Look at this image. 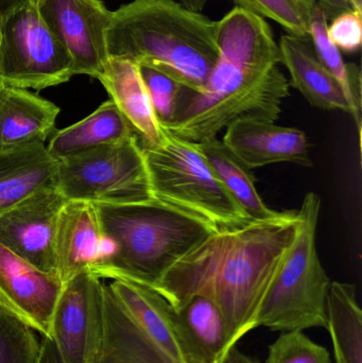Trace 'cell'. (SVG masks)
<instances>
[{"label":"cell","instance_id":"5b68a950","mask_svg":"<svg viewBox=\"0 0 362 363\" xmlns=\"http://www.w3.org/2000/svg\"><path fill=\"white\" fill-rule=\"evenodd\" d=\"M153 198L219 230L253 221L219 180L197 143L165 130L159 146L142 147Z\"/></svg>","mask_w":362,"mask_h":363},{"label":"cell","instance_id":"8992f818","mask_svg":"<svg viewBox=\"0 0 362 363\" xmlns=\"http://www.w3.org/2000/svg\"><path fill=\"white\" fill-rule=\"evenodd\" d=\"M321 199L304 196L297 238L278 271L256 318L259 326L278 332L327 328V296L332 281L317 250Z\"/></svg>","mask_w":362,"mask_h":363},{"label":"cell","instance_id":"cb8c5ba5","mask_svg":"<svg viewBox=\"0 0 362 363\" xmlns=\"http://www.w3.org/2000/svg\"><path fill=\"white\" fill-rule=\"evenodd\" d=\"M198 145L219 180L253 221L276 219L283 216L284 211H274L264 202L255 187L252 170L238 161L222 140L213 138Z\"/></svg>","mask_w":362,"mask_h":363},{"label":"cell","instance_id":"8d00e7d4","mask_svg":"<svg viewBox=\"0 0 362 363\" xmlns=\"http://www.w3.org/2000/svg\"><path fill=\"white\" fill-rule=\"evenodd\" d=\"M2 86V83H1V80H0V87Z\"/></svg>","mask_w":362,"mask_h":363},{"label":"cell","instance_id":"d6a6232c","mask_svg":"<svg viewBox=\"0 0 362 363\" xmlns=\"http://www.w3.org/2000/svg\"><path fill=\"white\" fill-rule=\"evenodd\" d=\"M222 363H259L238 350L237 345L232 347L227 353Z\"/></svg>","mask_w":362,"mask_h":363},{"label":"cell","instance_id":"30bf717a","mask_svg":"<svg viewBox=\"0 0 362 363\" xmlns=\"http://www.w3.org/2000/svg\"><path fill=\"white\" fill-rule=\"evenodd\" d=\"M104 285L91 271L64 283L51 321V338L65 363H89L103 323Z\"/></svg>","mask_w":362,"mask_h":363},{"label":"cell","instance_id":"83f0119b","mask_svg":"<svg viewBox=\"0 0 362 363\" xmlns=\"http://www.w3.org/2000/svg\"><path fill=\"white\" fill-rule=\"evenodd\" d=\"M264 363H332L329 352L312 341L303 330L281 333Z\"/></svg>","mask_w":362,"mask_h":363},{"label":"cell","instance_id":"7402d4cb","mask_svg":"<svg viewBox=\"0 0 362 363\" xmlns=\"http://www.w3.org/2000/svg\"><path fill=\"white\" fill-rule=\"evenodd\" d=\"M108 286L144 332L172 357L184 363L171 305L159 292L133 281L115 279Z\"/></svg>","mask_w":362,"mask_h":363},{"label":"cell","instance_id":"5bb4252c","mask_svg":"<svg viewBox=\"0 0 362 363\" xmlns=\"http://www.w3.org/2000/svg\"><path fill=\"white\" fill-rule=\"evenodd\" d=\"M282 65L288 70L289 84L310 102L324 111H342L352 115L358 130L359 121L337 79L321 63L310 38L283 34L278 40Z\"/></svg>","mask_w":362,"mask_h":363},{"label":"cell","instance_id":"ac0fdd59","mask_svg":"<svg viewBox=\"0 0 362 363\" xmlns=\"http://www.w3.org/2000/svg\"><path fill=\"white\" fill-rule=\"evenodd\" d=\"M57 161L45 143L0 150V215L42 190L57 188Z\"/></svg>","mask_w":362,"mask_h":363},{"label":"cell","instance_id":"ba28073f","mask_svg":"<svg viewBox=\"0 0 362 363\" xmlns=\"http://www.w3.org/2000/svg\"><path fill=\"white\" fill-rule=\"evenodd\" d=\"M74 76L69 52L30 1L0 16L2 84L40 91L67 82Z\"/></svg>","mask_w":362,"mask_h":363},{"label":"cell","instance_id":"484cf974","mask_svg":"<svg viewBox=\"0 0 362 363\" xmlns=\"http://www.w3.org/2000/svg\"><path fill=\"white\" fill-rule=\"evenodd\" d=\"M235 8L278 23L287 34L310 38V21L317 0H232Z\"/></svg>","mask_w":362,"mask_h":363},{"label":"cell","instance_id":"e575fe53","mask_svg":"<svg viewBox=\"0 0 362 363\" xmlns=\"http://www.w3.org/2000/svg\"><path fill=\"white\" fill-rule=\"evenodd\" d=\"M176 1L180 2L183 6L191 9V10L202 12L203 9L205 8L206 4H208V0H176Z\"/></svg>","mask_w":362,"mask_h":363},{"label":"cell","instance_id":"52a82bcc","mask_svg":"<svg viewBox=\"0 0 362 363\" xmlns=\"http://www.w3.org/2000/svg\"><path fill=\"white\" fill-rule=\"evenodd\" d=\"M57 189L67 201L137 204L155 200L136 135L57 161Z\"/></svg>","mask_w":362,"mask_h":363},{"label":"cell","instance_id":"44dd1931","mask_svg":"<svg viewBox=\"0 0 362 363\" xmlns=\"http://www.w3.org/2000/svg\"><path fill=\"white\" fill-rule=\"evenodd\" d=\"M133 135L131 125L110 99L82 121L55 131L49 138L47 150L53 159L61 161Z\"/></svg>","mask_w":362,"mask_h":363},{"label":"cell","instance_id":"e0dca14e","mask_svg":"<svg viewBox=\"0 0 362 363\" xmlns=\"http://www.w3.org/2000/svg\"><path fill=\"white\" fill-rule=\"evenodd\" d=\"M101 251V230L94 204L67 201L60 213L55 236L60 279L65 283L78 273L91 271Z\"/></svg>","mask_w":362,"mask_h":363},{"label":"cell","instance_id":"7a4b0ae2","mask_svg":"<svg viewBox=\"0 0 362 363\" xmlns=\"http://www.w3.org/2000/svg\"><path fill=\"white\" fill-rule=\"evenodd\" d=\"M219 57L203 89L184 87L174 121L163 127L172 135L199 143L217 138L239 118L276 123L289 80L271 26L239 8L218 21Z\"/></svg>","mask_w":362,"mask_h":363},{"label":"cell","instance_id":"836d02e7","mask_svg":"<svg viewBox=\"0 0 362 363\" xmlns=\"http://www.w3.org/2000/svg\"><path fill=\"white\" fill-rule=\"evenodd\" d=\"M29 0H0V16L28 4Z\"/></svg>","mask_w":362,"mask_h":363},{"label":"cell","instance_id":"9c48e42d","mask_svg":"<svg viewBox=\"0 0 362 363\" xmlns=\"http://www.w3.org/2000/svg\"><path fill=\"white\" fill-rule=\"evenodd\" d=\"M53 35L67 49L74 74L99 78L108 61L106 32L112 11L101 0H29Z\"/></svg>","mask_w":362,"mask_h":363},{"label":"cell","instance_id":"1f68e13d","mask_svg":"<svg viewBox=\"0 0 362 363\" xmlns=\"http://www.w3.org/2000/svg\"><path fill=\"white\" fill-rule=\"evenodd\" d=\"M317 2L325 11L329 19L340 13L353 10L350 0H317Z\"/></svg>","mask_w":362,"mask_h":363},{"label":"cell","instance_id":"4fadbf2b","mask_svg":"<svg viewBox=\"0 0 362 363\" xmlns=\"http://www.w3.org/2000/svg\"><path fill=\"white\" fill-rule=\"evenodd\" d=\"M222 143L250 170L278 163L312 166L307 136L298 128L239 118L227 128Z\"/></svg>","mask_w":362,"mask_h":363},{"label":"cell","instance_id":"3957f363","mask_svg":"<svg viewBox=\"0 0 362 363\" xmlns=\"http://www.w3.org/2000/svg\"><path fill=\"white\" fill-rule=\"evenodd\" d=\"M106 48L198 91L219 57L218 21L176 0H133L113 11Z\"/></svg>","mask_w":362,"mask_h":363},{"label":"cell","instance_id":"603a6c76","mask_svg":"<svg viewBox=\"0 0 362 363\" xmlns=\"http://www.w3.org/2000/svg\"><path fill=\"white\" fill-rule=\"evenodd\" d=\"M327 328L336 363H362V311L355 285L332 281L327 296Z\"/></svg>","mask_w":362,"mask_h":363},{"label":"cell","instance_id":"f1b7e54d","mask_svg":"<svg viewBox=\"0 0 362 363\" xmlns=\"http://www.w3.org/2000/svg\"><path fill=\"white\" fill-rule=\"evenodd\" d=\"M140 68L155 115L162 127H166L176 116L185 86L153 68L142 65H140Z\"/></svg>","mask_w":362,"mask_h":363},{"label":"cell","instance_id":"9a60e30c","mask_svg":"<svg viewBox=\"0 0 362 363\" xmlns=\"http://www.w3.org/2000/svg\"><path fill=\"white\" fill-rule=\"evenodd\" d=\"M89 363L182 362L155 343L104 285L101 337Z\"/></svg>","mask_w":362,"mask_h":363},{"label":"cell","instance_id":"8fae6325","mask_svg":"<svg viewBox=\"0 0 362 363\" xmlns=\"http://www.w3.org/2000/svg\"><path fill=\"white\" fill-rule=\"evenodd\" d=\"M65 198L49 188L0 215V245L45 272L57 273L55 236Z\"/></svg>","mask_w":362,"mask_h":363},{"label":"cell","instance_id":"ffe728a7","mask_svg":"<svg viewBox=\"0 0 362 363\" xmlns=\"http://www.w3.org/2000/svg\"><path fill=\"white\" fill-rule=\"evenodd\" d=\"M59 106L28 89L0 87V150L45 143L52 136Z\"/></svg>","mask_w":362,"mask_h":363},{"label":"cell","instance_id":"d6986e66","mask_svg":"<svg viewBox=\"0 0 362 363\" xmlns=\"http://www.w3.org/2000/svg\"><path fill=\"white\" fill-rule=\"evenodd\" d=\"M176 334L184 363H222L229 337L222 313L204 296H193L174 309Z\"/></svg>","mask_w":362,"mask_h":363},{"label":"cell","instance_id":"f546056e","mask_svg":"<svg viewBox=\"0 0 362 363\" xmlns=\"http://www.w3.org/2000/svg\"><path fill=\"white\" fill-rule=\"evenodd\" d=\"M361 13L354 10L340 13L332 18L327 32L329 40L342 52L359 51L362 43Z\"/></svg>","mask_w":362,"mask_h":363},{"label":"cell","instance_id":"277c9868","mask_svg":"<svg viewBox=\"0 0 362 363\" xmlns=\"http://www.w3.org/2000/svg\"><path fill=\"white\" fill-rule=\"evenodd\" d=\"M102 237L91 272L153 288L179 259L216 233L199 218L159 201L94 204Z\"/></svg>","mask_w":362,"mask_h":363},{"label":"cell","instance_id":"4dcf8cb0","mask_svg":"<svg viewBox=\"0 0 362 363\" xmlns=\"http://www.w3.org/2000/svg\"><path fill=\"white\" fill-rule=\"evenodd\" d=\"M36 363H65L57 345L50 337H42Z\"/></svg>","mask_w":362,"mask_h":363},{"label":"cell","instance_id":"7c38bea8","mask_svg":"<svg viewBox=\"0 0 362 363\" xmlns=\"http://www.w3.org/2000/svg\"><path fill=\"white\" fill-rule=\"evenodd\" d=\"M64 281L36 268L0 245V305L40 337H50L51 321Z\"/></svg>","mask_w":362,"mask_h":363},{"label":"cell","instance_id":"2e32d148","mask_svg":"<svg viewBox=\"0 0 362 363\" xmlns=\"http://www.w3.org/2000/svg\"><path fill=\"white\" fill-rule=\"evenodd\" d=\"M98 80L131 125L140 146H159L165 129L155 115L140 65L123 57H110Z\"/></svg>","mask_w":362,"mask_h":363},{"label":"cell","instance_id":"4316f807","mask_svg":"<svg viewBox=\"0 0 362 363\" xmlns=\"http://www.w3.org/2000/svg\"><path fill=\"white\" fill-rule=\"evenodd\" d=\"M35 333L0 305V363H36L40 340Z\"/></svg>","mask_w":362,"mask_h":363},{"label":"cell","instance_id":"6da1fadb","mask_svg":"<svg viewBox=\"0 0 362 363\" xmlns=\"http://www.w3.org/2000/svg\"><path fill=\"white\" fill-rule=\"evenodd\" d=\"M299 209L276 219L219 230L172 264L151 289L178 309L204 296L222 313L229 349L256 328L268 290L299 230Z\"/></svg>","mask_w":362,"mask_h":363},{"label":"cell","instance_id":"d4e9b609","mask_svg":"<svg viewBox=\"0 0 362 363\" xmlns=\"http://www.w3.org/2000/svg\"><path fill=\"white\" fill-rule=\"evenodd\" d=\"M329 17L320 6H317L310 21V40L317 57L329 72L337 79L352 104L359 121H361L362 76L358 65L346 63L341 51L329 40L327 28Z\"/></svg>","mask_w":362,"mask_h":363},{"label":"cell","instance_id":"d590c367","mask_svg":"<svg viewBox=\"0 0 362 363\" xmlns=\"http://www.w3.org/2000/svg\"><path fill=\"white\" fill-rule=\"evenodd\" d=\"M353 10L362 14V0H350Z\"/></svg>","mask_w":362,"mask_h":363}]
</instances>
